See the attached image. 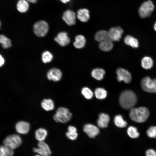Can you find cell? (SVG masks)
Masks as SVG:
<instances>
[{"label": "cell", "mask_w": 156, "mask_h": 156, "mask_svg": "<svg viewBox=\"0 0 156 156\" xmlns=\"http://www.w3.org/2000/svg\"><path fill=\"white\" fill-rule=\"evenodd\" d=\"M38 148L33 149L34 152L42 156H49L51 152L49 145L44 141H40L38 144Z\"/></svg>", "instance_id": "obj_8"}, {"label": "cell", "mask_w": 156, "mask_h": 156, "mask_svg": "<svg viewBox=\"0 0 156 156\" xmlns=\"http://www.w3.org/2000/svg\"><path fill=\"white\" fill-rule=\"evenodd\" d=\"M47 23L43 20L38 21L34 25L33 31L34 34L38 37H42L45 36L49 30Z\"/></svg>", "instance_id": "obj_7"}, {"label": "cell", "mask_w": 156, "mask_h": 156, "mask_svg": "<svg viewBox=\"0 0 156 156\" xmlns=\"http://www.w3.org/2000/svg\"><path fill=\"white\" fill-rule=\"evenodd\" d=\"M149 114V111L146 107H141L131 109L129 116L132 120L138 123H142L147 120Z\"/></svg>", "instance_id": "obj_2"}, {"label": "cell", "mask_w": 156, "mask_h": 156, "mask_svg": "<svg viewBox=\"0 0 156 156\" xmlns=\"http://www.w3.org/2000/svg\"><path fill=\"white\" fill-rule=\"evenodd\" d=\"M47 135V130L42 128L38 129L35 132V138L39 142L43 141L46 138Z\"/></svg>", "instance_id": "obj_24"}, {"label": "cell", "mask_w": 156, "mask_h": 156, "mask_svg": "<svg viewBox=\"0 0 156 156\" xmlns=\"http://www.w3.org/2000/svg\"><path fill=\"white\" fill-rule=\"evenodd\" d=\"M68 132H77V129L76 128L73 126H69L68 128Z\"/></svg>", "instance_id": "obj_37"}, {"label": "cell", "mask_w": 156, "mask_h": 156, "mask_svg": "<svg viewBox=\"0 0 156 156\" xmlns=\"http://www.w3.org/2000/svg\"><path fill=\"white\" fill-rule=\"evenodd\" d=\"M105 71L101 68H96L94 69L91 72L92 77L98 80H101L104 77Z\"/></svg>", "instance_id": "obj_23"}, {"label": "cell", "mask_w": 156, "mask_h": 156, "mask_svg": "<svg viewBox=\"0 0 156 156\" xmlns=\"http://www.w3.org/2000/svg\"><path fill=\"white\" fill-rule=\"evenodd\" d=\"M54 40L62 46H65L67 45L70 41L67 33L65 32L59 33L55 38Z\"/></svg>", "instance_id": "obj_13"}, {"label": "cell", "mask_w": 156, "mask_h": 156, "mask_svg": "<svg viewBox=\"0 0 156 156\" xmlns=\"http://www.w3.org/2000/svg\"><path fill=\"white\" fill-rule=\"evenodd\" d=\"M12 149L4 145L0 147V156H13L14 152Z\"/></svg>", "instance_id": "obj_27"}, {"label": "cell", "mask_w": 156, "mask_h": 156, "mask_svg": "<svg viewBox=\"0 0 156 156\" xmlns=\"http://www.w3.org/2000/svg\"><path fill=\"white\" fill-rule=\"evenodd\" d=\"M42 108L46 111H49L54 109V105L53 101L51 99H45L41 103Z\"/></svg>", "instance_id": "obj_25"}, {"label": "cell", "mask_w": 156, "mask_h": 156, "mask_svg": "<svg viewBox=\"0 0 156 156\" xmlns=\"http://www.w3.org/2000/svg\"><path fill=\"white\" fill-rule=\"evenodd\" d=\"M146 156H156V152L153 149H148L146 151Z\"/></svg>", "instance_id": "obj_36"}, {"label": "cell", "mask_w": 156, "mask_h": 156, "mask_svg": "<svg viewBox=\"0 0 156 156\" xmlns=\"http://www.w3.org/2000/svg\"><path fill=\"white\" fill-rule=\"evenodd\" d=\"M81 93L84 97L88 99H91L93 96V93L92 91L86 87H84L82 89Z\"/></svg>", "instance_id": "obj_32"}, {"label": "cell", "mask_w": 156, "mask_h": 156, "mask_svg": "<svg viewBox=\"0 0 156 156\" xmlns=\"http://www.w3.org/2000/svg\"><path fill=\"white\" fill-rule=\"evenodd\" d=\"M34 156H42L38 154V155H35Z\"/></svg>", "instance_id": "obj_42"}, {"label": "cell", "mask_w": 156, "mask_h": 156, "mask_svg": "<svg viewBox=\"0 0 156 156\" xmlns=\"http://www.w3.org/2000/svg\"><path fill=\"white\" fill-rule=\"evenodd\" d=\"M154 28L155 30L156 31V22H155L154 25Z\"/></svg>", "instance_id": "obj_41"}, {"label": "cell", "mask_w": 156, "mask_h": 156, "mask_svg": "<svg viewBox=\"0 0 156 156\" xmlns=\"http://www.w3.org/2000/svg\"><path fill=\"white\" fill-rule=\"evenodd\" d=\"M77 18L81 21L86 22L90 18V12L88 9L86 8L79 9L77 12Z\"/></svg>", "instance_id": "obj_16"}, {"label": "cell", "mask_w": 156, "mask_h": 156, "mask_svg": "<svg viewBox=\"0 0 156 156\" xmlns=\"http://www.w3.org/2000/svg\"><path fill=\"white\" fill-rule=\"evenodd\" d=\"M42 58L43 62L46 63L50 62L52 60L53 56L49 51H45L42 53Z\"/></svg>", "instance_id": "obj_33"}, {"label": "cell", "mask_w": 156, "mask_h": 156, "mask_svg": "<svg viewBox=\"0 0 156 156\" xmlns=\"http://www.w3.org/2000/svg\"><path fill=\"white\" fill-rule=\"evenodd\" d=\"M124 41L126 44L133 48H137L138 47L139 43L138 40L130 35H128L125 36L124 38Z\"/></svg>", "instance_id": "obj_22"}, {"label": "cell", "mask_w": 156, "mask_h": 156, "mask_svg": "<svg viewBox=\"0 0 156 156\" xmlns=\"http://www.w3.org/2000/svg\"><path fill=\"white\" fill-rule=\"evenodd\" d=\"M29 3L26 0H19L16 4L17 10L21 13L27 12L29 7Z\"/></svg>", "instance_id": "obj_20"}, {"label": "cell", "mask_w": 156, "mask_h": 156, "mask_svg": "<svg viewBox=\"0 0 156 156\" xmlns=\"http://www.w3.org/2000/svg\"><path fill=\"white\" fill-rule=\"evenodd\" d=\"M114 122L115 125L119 128L125 127L127 125V122L123 119L122 116L120 115L115 116Z\"/></svg>", "instance_id": "obj_28"}, {"label": "cell", "mask_w": 156, "mask_h": 156, "mask_svg": "<svg viewBox=\"0 0 156 156\" xmlns=\"http://www.w3.org/2000/svg\"><path fill=\"white\" fill-rule=\"evenodd\" d=\"M141 63L142 66L144 68L149 69L152 67L153 62L151 57L145 56L142 59Z\"/></svg>", "instance_id": "obj_26"}, {"label": "cell", "mask_w": 156, "mask_h": 156, "mask_svg": "<svg viewBox=\"0 0 156 156\" xmlns=\"http://www.w3.org/2000/svg\"><path fill=\"white\" fill-rule=\"evenodd\" d=\"M4 145L14 150L19 147L22 143L20 136L17 134H13L7 136L3 140Z\"/></svg>", "instance_id": "obj_4"}, {"label": "cell", "mask_w": 156, "mask_h": 156, "mask_svg": "<svg viewBox=\"0 0 156 156\" xmlns=\"http://www.w3.org/2000/svg\"><path fill=\"white\" fill-rule=\"evenodd\" d=\"M67 137L70 140H74L76 139L78 136L77 132H68L66 133Z\"/></svg>", "instance_id": "obj_35"}, {"label": "cell", "mask_w": 156, "mask_h": 156, "mask_svg": "<svg viewBox=\"0 0 156 156\" xmlns=\"http://www.w3.org/2000/svg\"><path fill=\"white\" fill-rule=\"evenodd\" d=\"M110 120L109 116L107 114L101 113L99 115L97 124L99 127L105 128L107 127Z\"/></svg>", "instance_id": "obj_17"}, {"label": "cell", "mask_w": 156, "mask_h": 156, "mask_svg": "<svg viewBox=\"0 0 156 156\" xmlns=\"http://www.w3.org/2000/svg\"><path fill=\"white\" fill-rule=\"evenodd\" d=\"M154 6L153 2L148 0L144 2L139 7L138 13L142 18L149 17L154 9Z\"/></svg>", "instance_id": "obj_6"}, {"label": "cell", "mask_w": 156, "mask_h": 156, "mask_svg": "<svg viewBox=\"0 0 156 156\" xmlns=\"http://www.w3.org/2000/svg\"><path fill=\"white\" fill-rule=\"evenodd\" d=\"M108 32L110 38L114 41H119L124 32L123 29L119 26L111 28Z\"/></svg>", "instance_id": "obj_11"}, {"label": "cell", "mask_w": 156, "mask_h": 156, "mask_svg": "<svg viewBox=\"0 0 156 156\" xmlns=\"http://www.w3.org/2000/svg\"><path fill=\"white\" fill-rule=\"evenodd\" d=\"M73 42L74 46L76 48L80 49L83 48L86 43V40L84 36L81 35H78L75 38Z\"/></svg>", "instance_id": "obj_21"}, {"label": "cell", "mask_w": 156, "mask_h": 156, "mask_svg": "<svg viewBox=\"0 0 156 156\" xmlns=\"http://www.w3.org/2000/svg\"><path fill=\"white\" fill-rule=\"evenodd\" d=\"M137 97L135 93L130 90L122 92L119 97V103L121 106L126 109L134 107L137 102Z\"/></svg>", "instance_id": "obj_1"}, {"label": "cell", "mask_w": 156, "mask_h": 156, "mask_svg": "<svg viewBox=\"0 0 156 156\" xmlns=\"http://www.w3.org/2000/svg\"><path fill=\"white\" fill-rule=\"evenodd\" d=\"M94 94L96 98L99 99H105L107 96V92L104 89L99 88L95 90Z\"/></svg>", "instance_id": "obj_29"}, {"label": "cell", "mask_w": 156, "mask_h": 156, "mask_svg": "<svg viewBox=\"0 0 156 156\" xmlns=\"http://www.w3.org/2000/svg\"><path fill=\"white\" fill-rule=\"evenodd\" d=\"M83 130L89 137L91 138H95L100 132L97 127L91 124L85 125L83 126Z\"/></svg>", "instance_id": "obj_12"}, {"label": "cell", "mask_w": 156, "mask_h": 156, "mask_svg": "<svg viewBox=\"0 0 156 156\" xmlns=\"http://www.w3.org/2000/svg\"><path fill=\"white\" fill-rule=\"evenodd\" d=\"M77 18V15L75 12L70 9L64 11L62 16L63 20L69 26L74 25L76 23Z\"/></svg>", "instance_id": "obj_10"}, {"label": "cell", "mask_w": 156, "mask_h": 156, "mask_svg": "<svg viewBox=\"0 0 156 156\" xmlns=\"http://www.w3.org/2000/svg\"><path fill=\"white\" fill-rule=\"evenodd\" d=\"M141 87L144 91L149 93H156V79H152L148 76L143 78L141 81Z\"/></svg>", "instance_id": "obj_5"}, {"label": "cell", "mask_w": 156, "mask_h": 156, "mask_svg": "<svg viewBox=\"0 0 156 156\" xmlns=\"http://www.w3.org/2000/svg\"><path fill=\"white\" fill-rule=\"evenodd\" d=\"M94 38L96 41L99 42L111 39L108 32L105 30L98 31L95 34Z\"/></svg>", "instance_id": "obj_18"}, {"label": "cell", "mask_w": 156, "mask_h": 156, "mask_svg": "<svg viewBox=\"0 0 156 156\" xmlns=\"http://www.w3.org/2000/svg\"><path fill=\"white\" fill-rule=\"evenodd\" d=\"M15 129L18 133L26 134L28 132L29 130L30 125L27 122L23 121H20L16 123Z\"/></svg>", "instance_id": "obj_14"}, {"label": "cell", "mask_w": 156, "mask_h": 156, "mask_svg": "<svg viewBox=\"0 0 156 156\" xmlns=\"http://www.w3.org/2000/svg\"><path fill=\"white\" fill-rule=\"evenodd\" d=\"M47 76V78L49 80L57 81L61 79L62 76V73L59 69L53 68L48 71Z\"/></svg>", "instance_id": "obj_15"}, {"label": "cell", "mask_w": 156, "mask_h": 156, "mask_svg": "<svg viewBox=\"0 0 156 156\" xmlns=\"http://www.w3.org/2000/svg\"><path fill=\"white\" fill-rule=\"evenodd\" d=\"M117 79L119 82L123 81L126 83H129L131 80V73L127 70L122 68H119L116 71Z\"/></svg>", "instance_id": "obj_9"}, {"label": "cell", "mask_w": 156, "mask_h": 156, "mask_svg": "<svg viewBox=\"0 0 156 156\" xmlns=\"http://www.w3.org/2000/svg\"><path fill=\"white\" fill-rule=\"evenodd\" d=\"M113 41L109 39L99 42V47L102 51H111L113 47Z\"/></svg>", "instance_id": "obj_19"}, {"label": "cell", "mask_w": 156, "mask_h": 156, "mask_svg": "<svg viewBox=\"0 0 156 156\" xmlns=\"http://www.w3.org/2000/svg\"><path fill=\"white\" fill-rule=\"evenodd\" d=\"M0 42L2 47L5 49L9 48L11 46L10 39L3 35L0 36Z\"/></svg>", "instance_id": "obj_30"}, {"label": "cell", "mask_w": 156, "mask_h": 156, "mask_svg": "<svg viewBox=\"0 0 156 156\" xmlns=\"http://www.w3.org/2000/svg\"><path fill=\"white\" fill-rule=\"evenodd\" d=\"M0 66H1L4 63V60L2 56L0 55Z\"/></svg>", "instance_id": "obj_38"}, {"label": "cell", "mask_w": 156, "mask_h": 156, "mask_svg": "<svg viewBox=\"0 0 156 156\" xmlns=\"http://www.w3.org/2000/svg\"><path fill=\"white\" fill-rule=\"evenodd\" d=\"M70 0H60V1L62 3H66L69 2Z\"/></svg>", "instance_id": "obj_40"}, {"label": "cell", "mask_w": 156, "mask_h": 156, "mask_svg": "<svg viewBox=\"0 0 156 156\" xmlns=\"http://www.w3.org/2000/svg\"><path fill=\"white\" fill-rule=\"evenodd\" d=\"M127 133L129 136L133 138H137L139 136L137 129L133 126H130L128 128Z\"/></svg>", "instance_id": "obj_31"}, {"label": "cell", "mask_w": 156, "mask_h": 156, "mask_svg": "<svg viewBox=\"0 0 156 156\" xmlns=\"http://www.w3.org/2000/svg\"><path fill=\"white\" fill-rule=\"evenodd\" d=\"M29 3H36L38 0H26Z\"/></svg>", "instance_id": "obj_39"}, {"label": "cell", "mask_w": 156, "mask_h": 156, "mask_svg": "<svg viewBox=\"0 0 156 156\" xmlns=\"http://www.w3.org/2000/svg\"><path fill=\"white\" fill-rule=\"evenodd\" d=\"M147 135L151 138L156 137V127L152 126L150 127L146 131Z\"/></svg>", "instance_id": "obj_34"}, {"label": "cell", "mask_w": 156, "mask_h": 156, "mask_svg": "<svg viewBox=\"0 0 156 156\" xmlns=\"http://www.w3.org/2000/svg\"><path fill=\"white\" fill-rule=\"evenodd\" d=\"M72 116L71 113L67 108L61 107L58 108L53 117L56 122L65 123L70 120Z\"/></svg>", "instance_id": "obj_3"}]
</instances>
